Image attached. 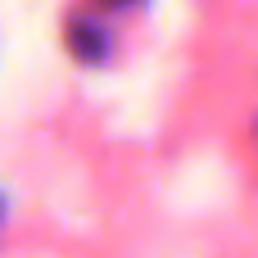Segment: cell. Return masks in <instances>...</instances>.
I'll return each instance as SVG.
<instances>
[{
    "instance_id": "cell-1",
    "label": "cell",
    "mask_w": 258,
    "mask_h": 258,
    "mask_svg": "<svg viewBox=\"0 0 258 258\" xmlns=\"http://www.w3.org/2000/svg\"><path fill=\"white\" fill-rule=\"evenodd\" d=\"M63 45H68V54H73L82 68H100V63L113 59V32H109V23L95 18V14H73V18L63 23Z\"/></svg>"
},
{
    "instance_id": "cell-3",
    "label": "cell",
    "mask_w": 258,
    "mask_h": 258,
    "mask_svg": "<svg viewBox=\"0 0 258 258\" xmlns=\"http://www.w3.org/2000/svg\"><path fill=\"white\" fill-rule=\"evenodd\" d=\"M5 218H9V195L0 190V227H5Z\"/></svg>"
},
{
    "instance_id": "cell-2",
    "label": "cell",
    "mask_w": 258,
    "mask_h": 258,
    "mask_svg": "<svg viewBox=\"0 0 258 258\" xmlns=\"http://www.w3.org/2000/svg\"><path fill=\"white\" fill-rule=\"evenodd\" d=\"M104 9H141V5H150V0H100Z\"/></svg>"
}]
</instances>
